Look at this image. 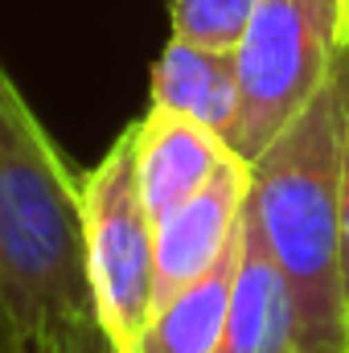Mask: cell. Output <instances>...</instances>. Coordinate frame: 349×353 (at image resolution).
Masks as SVG:
<instances>
[{
	"instance_id": "52a82bcc",
	"label": "cell",
	"mask_w": 349,
	"mask_h": 353,
	"mask_svg": "<svg viewBox=\"0 0 349 353\" xmlns=\"http://www.w3.org/2000/svg\"><path fill=\"white\" fill-rule=\"evenodd\" d=\"M214 353H296V312L283 275L275 271L251 214L239 230L226 325Z\"/></svg>"
},
{
	"instance_id": "277c9868",
	"label": "cell",
	"mask_w": 349,
	"mask_h": 353,
	"mask_svg": "<svg viewBox=\"0 0 349 353\" xmlns=\"http://www.w3.org/2000/svg\"><path fill=\"white\" fill-rule=\"evenodd\" d=\"M79 197L94 316L115 350L128 353L157 308V218L136 185L132 132H123L83 176Z\"/></svg>"
},
{
	"instance_id": "6da1fadb",
	"label": "cell",
	"mask_w": 349,
	"mask_h": 353,
	"mask_svg": "<svg viewBox=\"0 0 349 353\" xmlns=\"http://www.w3.org/2000/svg\"><path fill=\"white\" fill-rule=\"evenodd\" d=\"M349 123V46L308 111L251 165L247 214L296 312V353H346L341 152Z\"/></svg>"
},
{
	"instance_id": "4fadbf2b",
	"label": "cell",
	"mask_w": 349,
	"mask_h": 353,
	"mask_svg": "<svg viewBox=\"0 0 349 353\" xmlns=\"http://www.w3.org/2000/svg\"><path fill=\"white\" fill-rule=\"evenodd\" d=\"M0 353H29V345L17 337V329L8 325V316L0 312Z\"/></svg>"
},
{
	"instance_id": "9a60e30c",
	"label": "cell",
	"mask_w": 349,
	"mask_h": 353,
	"mask_svg": "<svg viewBox=\"0 0 349 353\" xmlns=\"http://www.w3.org/2000/svg\"><path fill=\"white\" fill-rule=\"evenodd\" d=\"M346 353H349V350H346Z\"/></svg>"
},
{
	"instance_id": "9c48e42d",
	"label": "cell",
	"mask_w": 349,
	"mask_h": 353,
	"mask_svg": "<svg viewBox=\"0 0 349 353\" xmlns=\"http://www.w3.org/2000/svg\"><path fill=\"white\" fill-rule=\"evenodd\" d=\"M235 255H239V243L214 271H206L189 288H181L169 300H161L152 308L144 333L136 337V345L128 353H214L218 350V337H222V325H226V304H230Z\"/></svg>"
},
{
	"instance_id": "8fae6325",
	"label": "cell",
	"mask_w": 349,
	"mask_h": 353,
	"mask_svg": "<svg viewBox=\"0 0 349 353\" xmlns=\"http://www.w3.org/2000/svg\"><path fill=\"white\" fill-rule=\"evenodd\" d=\"M29 353H119L115 341L107 337V329L99 325V316H70L50 325L46 333L33 337Z\"/></svg>"
},
{
	"instance_id": "7a4b0ae2",
	"label": "cell",
	"mask_w": 349,
	"mask_h": 353,
	"mask_svg": "<svg viewBox=\"0 0 349 353\" xmlns=\"http://www.w3.org/2000/svg\"><path fill=\"white\" fill-rule=\"evenodd\" d=\"M79 193L83 181L0 66V312L25 345L94 312Z\"/></svg>"
},
{
	"instance_id": "ba28073f",
	"label": "cell",
	"mask_w": 349,
	"mask_h": 353,
	"mask_svg": "<svg viewBox=\"0 0 349 353\" xmlns=\"http://www.w3.org/2000/svg\"><path fill=\"white\" fill-rule=\"evenodd\" d=\"M177 111L222 140L235 132L239 119V74H235V50H206L193 41L169 37L152 66V103Z\"/></svg>"
},
{
	"instance_id": "30bf717a",
	"label": "cell",
	"mask_w": 349,
	"mask_h": 353,
	"mask_svg": "<svg viewBox=\"0 0 349 353\" xmlns=\"http://www.w3.org/2000/svg\"><path fill=\"white\" fill-rule=\"evenodd\" d=\"M255 8L259 0H169V25L181 41L206 50H235Z\"/></svg>"
},
{
	"instance_id": "3957f363",
	"label": "cell",
	"mask_w": 349,
	"mask_h": 353,
	"mask_svg": "<svg viewBox=\"0 0 349 353\" xmlns=\"http://www.w3.org/2000/svg\"><path fill=\"white\" fill-rule=\"evenodd\" d=\"M341 50V0H259L235 46L239 119L226 136L247 169L308 111Z\"/></svg>"
},
{
	"instance_id": "5b68a950",
	"label": "cell",
	"mask_w": 349,
	"mask_h": 353,
	"mask_svg": "<svg viewBox=\"0 0 349 353\" xmlns=\"http://www.w3.org/2000/svg\"><path fill=\"white\" fill-rule=\"evenodd\" d=\"M251 169L230 157L189 201L157 222V304L222 263L243 230Z\"/></svg>"
},
{
	"instance_id": "5bb4252c",
	"label": "cell",
	"mask_w": 349,
	"mask_h": 353,
	"mask_svg": "<svg viewBox=\"0 0 349 353\" xmlns=\"http://www.w3.org/2000/svg\"><path fill=\"white\" fill-rule=\"evenodd\" d=\"M341 41L349 46V0H341Z\"/></svg>"
},
{
	"instance_id": "7c38bea8",
	"label": "cell",
	"mask_w": 349,
	"mask_h": 353,
	"mask_svg": "<svg viewBox=\"0 0 349 353\" xmlns=\"http://www.w3.org/2000/svg\"><path fill=\"white\" fill-rule=\"evenodd\" d=\"M341 283L349 304V123H346V152H341Z\"/></svg>"
},
{
	"instance_id": "8992f818",
	"label": "cell",
	"mask_w": 349,
	"mask_h": 353,
	"mask_svg": "<svg viewBox=\"0 0 349 353\" xmlns=\"http://www.w3.org/2000/svg\"><path fill=\"white\" fill-rule=\"evenodd\" d=\"M132 165L148 214L161 222L181 201H189L235 152L230 144L165 107H148L132 128Z\"/></svg>"
}]
</instances>
